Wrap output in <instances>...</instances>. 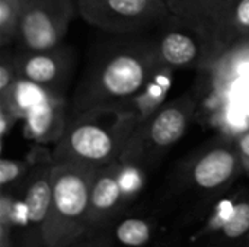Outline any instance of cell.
<instances>
[{"instance_id": "6da1fadb", "label": "cell", "mask_w": 249, "mask_h": 247, "mask_svg": "<svg viewBox=\"0 0 249 247\" xmlns=\"http://www.w3.org/2000/svg\"><path fill=\"white\" fill-rule=\"evenodd\" d=\"M162 67L153 41L121 39L99 47L74 90L71 115L93 109L133 112Z\"/></svg>"}, {"instance_id": "9c48e42d", "label": "cell", "mask_w": 249, "mask_h": 247, "mask_svg": "<svg viewBox=\"0 0 249 247\" xmlns=\"http://www.w3.org/2000/svg\"><path fill=\"white\" fill-rule=\"evenodd\" d=\"M15 63L19 77L44 87L57 96H64L74 58L67 47L60 45L48 51H19L15 55Z\"/></svg>"}, {"instance_id": "8fae6325", "label": "cell", "mask_w": 249, "mask_h": 247, "mask_svg": "<svg viewBox=\"0 0 249 247\" xmlns=\"http://www.w3.org/2000/svg\"><path fill=\"white\" fill-rule=\"evenodd\" d=\"M117 173V162L96 169L89 202L90 234L108 229L111 221L125 207Z\"/></svg>"}, {"instance_id": "8992f818", "label": "cell", "mask_w": 249, "mask_h": 247, "mask_svg": "<svg viewBox=\"0 0 249 247\" xmlns=\"http://www.w3.org/2000/svg\"><path fill=\"white\" fill-rule=\"evenodd\" d=\"M76 10V0H25L16 39L19 51H48L63 45Z\"/></svg>"}, {"instance_id": "7a4b0ae2", "label": "cell", "mask_w": 249, "mask_h": 247, "mask_svg": "<svg viewBox=\"0 0 249 247\" xmlns=\"http://www.w3.org/2000/svg\"><path fill=\"white\" fill-rule=\"evenodd\" d=\"M142 118L131 111L93 109L70 115L61 140L54 146V163H79L95 169L118 162Z\"/></svg>"}, {"instance_id": "9a60e30c", "label": "cell", "mask_w": 249, "mask_h": 247, "mask_svg": "<svg viewBox=\"0 0 249 247\" xmlns=\"http://www.w3.org/2000/svg\"><path fill=\"white\" fill-rule=\"evenodd\" d=\"M153 231L155 229L149 220L133 217L118 223L112 230V236L123 246L143 247L152 240Z\"/></svg>"}, {"instance_id": "603a6c76", "label": "cell", "mask_w": 249, "mask_h": 247, "mask_svg": "<svg viewBox=\"0 0 249 247\" xmlns=\"http://www.w3.org/2000/svg\"><path fill=\"white\" fill-rule=\"evenodd\" d=\"M171 15L193 28L198 0H165Z\"/></svg>"}, {"instance_id": "52a82bcc", "label": "cell", "mask_w": 249, "mask_h": 247, "mask_svg": "<svg viewBox=\"0 0 249 247\" xmlns=\"http://www.w3.org/2000/svg\"><path fill=\"white\" fill-rule=\"evenodd\" d=\"M194 109V102L188 98L160 106L137 127L121 159L143 163L152 153H162L175 146L187 134Z\"/></svg>"}, {"instance_id": "30bf717a", "label": "cell", "mask_w": 249, "mask_h": 247, "mask_svg": "<svg viewBox=\"0 0 249 247\" xmlns=\"http://www.w3.org/2000/svg\"><path fill=\"white\" fill-rule=\"evenodd\" d=\"M242 170V162L235 143L220 144L209 148L193 162L188 178L198 191L217 192L229 186Z\"/></svg>"}, {"instance_id": "ba28073f", "label": "cell", "mask_w": 249, "mask_h": 247, "mask_svg": "<svg viewBox=\"0 0 249 247\" xmlns=\"http://www.w3.org/2000/svg\"><path fill=\"white\" fill-rule=\"evenodd\" d=\"M162 32L153 41L160 64L175 68H190L214 61L209 39L197 29L171 16Z\"/></svg>"}, {"instance_id": "7402d4cb", "label": "cell", "mask_w": 249, "mask_h": 247, "mask_svg": "<svg viewBox=\"0 0 249 247\" xmlns=\"http://www.w3.org/2000/svg\"><path fill=\"white\" fill-rule=\"evenodd\" d=\"M18 79L19 74L15 63V55H7L4 51L0 63V98L6 96L10 92Z\"/></svg>"}, {"instance_id": "e0dca14e", "label": "cell", "mask_w": 249, "mask_h": 247, "mask_svg": "<svg viewBox=\"0 0 249 247\" xmlns=\"http://www.w3.org/2000/svg\"><path fill=\"white\" fill-rule=\"evenodd\" d=\"M25 0H0V45L16 44Z\"/></svg>"}, {"instance_id": "44dd1931", "label": "cell", "mask_w": 249, "mask_h": 247, "mask_svg": "<svg viewBox=\"0 0 249 247\" xmlns=\"http://www.w3.org/2000/svg\"><path fill=\"white\" fill-rule=\"evenodd\" d=\"M249 233V198L235 199V205L229 215L228 223L222 229L220 234L225 239L238 240Z\"/></svg>"}, {"instance_id": "ffe728a7", "label": "cell", "mask_w": 249, "mask_h": 247, "mask_svg": "<svg viewBox=\"0 0 249 247\" xmlns=\"http://www.w3.org/2000/svg\"><path fill=\"white\" fill-rule=\"evenodd\" d=\"M231 0H198L193 28L201 32L210 42V33Z\"/></svg>"}, {"instance_id": "277c9868", "label": "cell", "mask_w": 249, "mask_h": 247, "mask_svg": "<svg viewBox=\"0 0 249 247\" xmlns=\"http://www.w3.org/2000/svg\"><path fill=\"white\" fill-rule=\"evenodd\" d=\"M36 159L26 181L16 191L15 199V240L19 236V243L23 247L44 246V230L50 215L53 185V157L44 146L35 144L32 150Z\"/></svg>"}, {"instance_id": "484cf974", "label": "cell", "mask_w": 249, "mask_h": 247, "mask_svg": "<svg viewBox=\"0 0 249 247\" xmlns=\"http://www.w3.org/2000/svg\"><path fill=\"white\" fill-rule=\"evenodd\" d=\"M235 146H236V150L239 153V157H241L244 170L249 173V130L245 131V132H242L236 138Z\"/></svg>"}, {"instance_id": "4316f807", "label": "cell", "mask_w": 249, "mask_h": 247, "mask_svg": "<svg viewBox=\"0 0 249 247\" xmlns=\"http://www.w3.org/2000/svg\"><path fill=\"white\" fill-rule=\"evenodd\" d=\"M225 57H233L235 60H238V63H249V41H247L245 44H242L239 47H236L229 54H226Z\"/></svg>"}, {"instance_id": "5bb4252c", "label": "cell", "mask_w": 249, "mask_h": 247, "mask_svg": "<svg viewBox=\"0 0 249 247\" xmlns=\"http://www.w3.org/2000/svg\"><path fill=\"white\" fill-rule=\"evenodd\" d=\"M50 95H54V93L48 92L47 89L29 80L19 77L16 83L13 84V87L10 89V92L6 96L0 98V106H4L12 114H15L19 119H23L25 115L34 106H36Z\"/></svg>"}, {"instance_id": "ac0fdd59", "label": "cell", "mask_w": 249, "mask_h": 247, "mask_svg": "<svg viewBox=\"0 0 249 247\" xmlns=\"http://www.w3.org/2000/svg\"><path fill=\"white\" fill-rule=\"evenodd\" d=\"M36 159L31 153L26 160H16V159H6L1 157L0 160V188L19 191L23 182L26 181L29 172L32 170Z\"/></svg>"}, {"instance_id": "5b68a950", "label": "cell", "mask_w": 249, "mask_h": 247, "mask_svg": "<svg viewBox=\"0 0 249 247\" xmlns=\"http://www.w3.org/2000/svg\"><path fill=\"white\" fill-rule=\"evenodd\" d=\"M92 26L112 35H139L159 28L172 15L165 0H76Z\"/></svg>"}, {"instance_id": "3957f363", "label": "cell", "mask_w": 249, "mask_h": 247, "mask_svg": "<svg viewBox=\"0 0 249 247\" xmlns=\"http://www.w3.org/2000/svg\"><path fill=\"white\" fill-rule=\"evenodd\" d=\"M96 169L79 163H54L51 208L44 246L66 247L90 234L89 202Z\"/></svg>"}, {"instance_id": "7c38bea8", "label": "cell", "mask_w": 249, "mask_h": 247, "mask_svg": "<svg viewBox=\"0 0 249 247\" xmlns=\"http://www.w3.org/2000/svg\"><path fill=\"white\" fill-rule=\"evenodd\" d=\"M22 121L26 140L41 146H55L61 140L69 121L64 96L50 95L34 106Z\"/></svg>"}, {"instance_id": "2e32d148", "label": "cell", "mask_w": 249, "mask_h": 247, "mask_svg": "<svg viewBox=\"0 0 249 247\" xmlns=\"http://www.w3.org/2000/svg\"><path fill=\"white\" fill-rule=\"evenodd\" d=\"M117 173L124 201L125 204H128L140 194V191L144 186L146 178L142 163L130 159H120L117 162Z\"/></svg>"}, {"instance_id": "d6986e66", "label": "cell", "mask_w": 249, "mask_h": 247, "mask_svg": "<svg viewBox=\"0 0 249 247\" xmlns=\"http://www.w3.org/2000/svg\"><path fill=\"white\" fill-rule=\"evenodd\" d=\"M15 199L16 191L0 194V247H15Z\"/></svg>"}, {"instance_id": "cb8c5ba5", "label": "cell", "mask_w": 249, "mask_h": 247, "mask_svg": "<svg viewBox=\"0 0 249 247\" xmlns=\"http://www.w3.org/2000/svg\"><path fill=\"white\" fill-rule=\"evenodd\" d=\"M114 242H115V239L112 236V231L105 229V230L92 233V234L86 236L85 239L66 247H112Z\"/></svg>"}, {"instance_id": "4fadbf2b", "label": "cell", "mask_w": 249, "mask_h": 247, "mask_svg": "<svg viewBox=\"0 0 249 247\" xmlns=\"http://www.w3.org/2000/svg\"><path fill=\"white\" fill-rule=\"evenodd\" d=\"M247 41H249V0H231L210 33L214 61L222 60Z\"/></svg>"}, {"instance_id": "d4e9b609", "label": "cell", "mask_w": 249, "mask_h": 247, "mask_svg": "<svg viewBox=\"0 0 249 247\" xmlns=\"http://www.w3.org/2000/svg\"><path fill=\"white\" fill-rule=\"evenodd\" d=\"M16 121H19V118L15 114H12L4 106H0V138H1V146L4 144L6 137H7L9 131L13 128Z\"/></svg>"}]
</instances>
